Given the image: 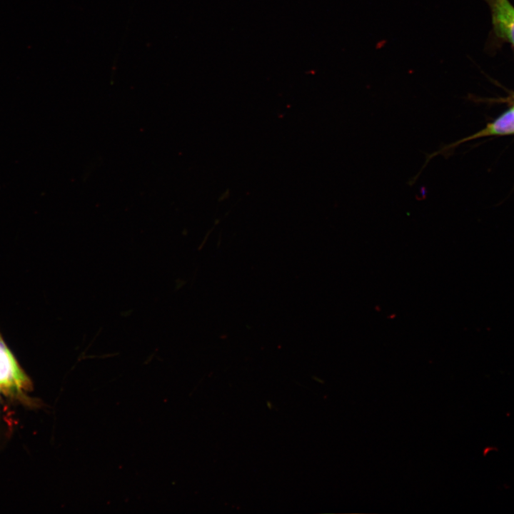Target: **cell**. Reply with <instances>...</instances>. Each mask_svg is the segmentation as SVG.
<instances>
[{"label": "cell", "instance_id": "cell-1", "mask_svg": "<svg viewBox=\"0 0 514 514\" xmlns=\"http://www.w3.org/2000/svg\"><path fill=\"white\" fill-rule=\"evenodd\" d=\"M30 381L0 333V389L19 393L29 388Z\"/></svg>", "mask_w": 514, "mask_h": 514}, {"label": "cell", "instance_id": "cell-4", "mask_svg": "<svg viewBox=\"0 0 514 514\" xmlns=\"http://www.w3.org/2000/svg\"><path fill=\"white\" fill-rule=\"evenodd\" d=\"M0 390H1V389H0Z\"/></svg>", "mask_w": 514, "mask_h": 514}, {"label": "cell", "instance_id": "cell-2", "mask_svg": "<svg viewBox=\"0 0 514 514\" xmlns=\"http://www.w3.org/2000/svg\"><path fill=\"white\" fill-rule=\"evenodd\" d=\"M496 35L514 46V7L508 0H486Z\"/></svg>", "mask_w": 514, "mask_h": 514}, {"label": "cell", "instance_id": "cell-3", "mask_svg": "<svg viewBox=\"0 0 514 514\" xmlns=\"http://www.w3.org/2000/svg\"><path fill=\"white\" fill-rule=\"evenodd\" d=\"M509 133H514V107L504 113L493 123L488 125L485 128L476 133L475 134L461 139L453 143L445 145L432 153L426 154V161L425 163L423 164V168L425 167L428 162L433 157L440 154L445 156L448 151H450L451 149L454 148L455 146L465 141L490 135H501Z\"/></svg>", "mask_w": 514, "mask_h": 514}]
</instances>
